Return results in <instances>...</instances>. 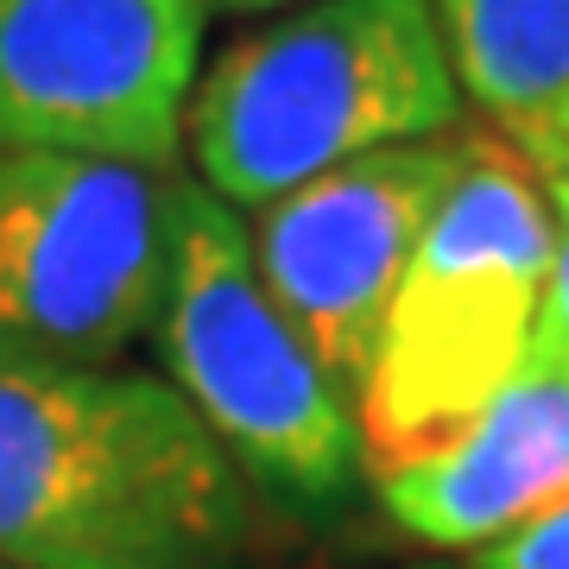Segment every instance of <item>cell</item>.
Returning a JSON list of instances; mask_svg holds the SVG:
<instances>
[{"label": "cell", "mask_w": 569, "mask_h": 569, "mask_svg": "<svg viewBox=\"0 0 569 569\" xmlns=\"http://www.w3.org/2000/svg\"><path fill=\"white\" fill-rule=\"evenodd\" d=\"M462 171V140L387 146L253 209L247 241L272 305L355 399L387 305Z\"/></svg>", "instance_id": "7"}, {"label": "cell", "mask_w": 569, "mask_h": 569, "mask_svg": "<svg viewBox=\"0 0 569 569\" xmlns=\"http://www.w3.org/2000/svg\"><path fill=\"white\" fill-rule=\"evenodd\" d=\"M260 493L164 373L0 355V563L253 569Z\"/></svg>", "instance_id": "1"}, {"label": "cell", "mask_w": 569, "mask_h": 569, "mask_svg": "<svg viewBox=\"0 0 569 569\" xmlns=\"http://www.w3.org/2000/svg\"><path fill=\"white\" fill-rule=\"evenodd\" d=\"M512 140H569V89L545 108V121L526 127V133H512Z\"/></svg>", "instance_id": "12"}, {"label": "cell", "mask_w": 569, "mask_h": 569, "mask_svg": "<svg viewBox=\"0 0 569 569\" xmlns=\"http://www.w3.org/2000/svg\"><path fill=\"white\" fill-rule=\"evenodd\" d=\"M392 569H468V563H392Z\"/></svg>", "instance_id": "15"}, {"label": "cell", "mask_w": 569, "mask_h": 569, "mask_svg": "<svg viewBox=\"0 0 569 569\" xmlns=\"http://www.w3.org/2000/svg\"><path fill=\"white\" fill-rule=\"evenodd\" d=\"M557 260L545 171L512 133L462 140V171L387 305L355 387L367 481L443 449L526 367Z\"/></svg>", "instance_id": "3"}, {"label": "cell", "mask_w": 569, "mask_h": 569, "mask_svg": "<svg viewBox=\"0 0 569 569\" xmlns=\"http://www.w3.org/2000/svg\"><path fill=\"white\" fill-rule=\"evenodd\" d=\"M526 152H538V159H550V164H563L569 171V140H519Z\"/></svg>", "instance_id": "14"}, {"label": "cell", "mask_w": 569, "mask_h": 569, "mask_svg": "<svg viewBox=\"0 0 569 569\" xmlns=\"http://www.w3.org/2000/svg\"><path fill=\"white\" fill-rule=\"evenodd\" d=\"M203 0H0V152L178 171Z\"/></svg>", "instance_id": "6"}, {"label": "cell", "mask_w": 569, "mask_h": 569, "mask_svg": "<svg viewBox=\"0 0 569 569\" xmlns=\"http://www.w3.org/2000/svg\"><path fill=\"white\" fill-rule=\"evenodd\" d=\"M462 108L425 0H298L197 77L183 152L203 190L253 216L367 152L449 140Z\"/></svg>", "instance_id": "2"}, {"label": "cell", "mask_w": 569, "mask_h": 569, "mask_svg": "<svg viewBox=\"0 0 569 569\" xmlns=\"http://www.w3.org/2000/svg\"><path fill=\"white\" fill-rule=\"evenodd\" d=\"M387 519L430 550H481L569 500V367H526L443 449L373 481Z\"/></svg>", "instance_id": "8"}, {"label": "cell", "mask_w": 569, "mask_h": 569, "mask_svg": "<svg viewBox=\"0 0 569 569\" xmlns=\"http://www.w3.org/2000/svg\"><path fill=\"white\" fill-rule=\"evenodd\" d=\"M462 96L500 133H526L569 89V0H425Z\"/></svg>", "instance_id": "9"}, {"label": "cell", "mask_w": 569, "mask_h": 569, "mask_svg": "<svg viewBox=\"0 0 569 569\" xmlns=\"http://www.w3.org/2000/svg\"><path fill=\"white\" fill-rule=\"evenodd\" d=\"M468 569H569V500L545 507L526 526H512L507 538L481 545Z\"/></svg>", "instance_id": "11"}, {"label": "cell", "mask_w": 569, "mask_h": 569, "mask_svg": "<svg viewBox=\"0 0 569 569\" xmlns=\"http://www.w3.org/2000/svg\"><path fill=\"white\" fill-rule=\"evenodd\" d=\"M0 569H7V563H0Z\"/></svg>", "instance_id": "16"}, {"label": "cell", "mask_w": 569, "mask_h": 569, "mask_svg": "<svg viewBox=\"0 0 569 569\" xmlns=\"http://www.w3.org/2000/svg\"><path fill=\"white\" fill-rule=\"evenodd\" d=\"M209 13H284V7H298V0H203Z\"/></svg>", "instance_id": "13"}, {"label": "cell", "mask_w": 569, "mask_h": 569, "mask_svg": "<svg viewBox=\"0 0 569 569\" xmlns=\"http://www.w3.org/2000/svg\"><path fill=\"white\" fill-rule=\"evenodd\" d=\"M538 159V152H531ZM545 171V190H550V216H557V260H550V284H545V317H538V342L531 355L569 367V171L563 164L538 159Z\"/></svg>", "instance_id": "10"}, {"label": "cell", "mask_w": 569, "mask_h": 569, "mask_svg": "<svg viewBox=\"0 0 569 569\" xmlns=\"http://www.w3.org/2000/svg\"><path fill=\"white\" fill-rule=\"evenodd\" d=\"M171 183L121 159L0 152V355L114 367L152 336Z\"/></svg>", "instance_id": "5"}, {"label": "cell", "mask_w": 569, "mask_h": 569, "mask_svg": "<svg viewBox=\"0 0 569 569\" xmlns=\"http://www.w3.org/2000/svg\"><path fill=\"white\" fill-rule=\"evenodd\" d=\"M152 348L260 507L310 526L348 507L367 475L355 399L272 305L241 209L197 178L171 183V272Z\"/></svg>", "instance_id": "4"}]
</instances>
